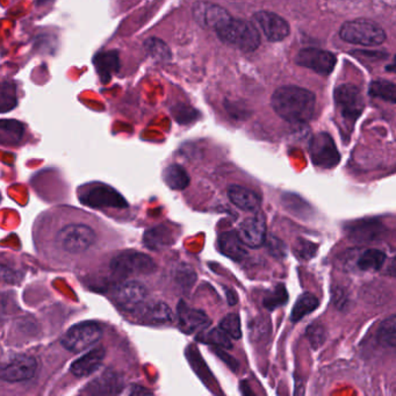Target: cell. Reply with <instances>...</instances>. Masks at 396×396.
Returning a JSON list of instances; mask_svg holds the SVG:
<instances>
[{"label": "cell", "mask_w": 396, "mask_h": 396, "mask_svg": "<svg viewBox=\"0 0 396 396\" xmlns=\"http://www.w3.org/2000/svg\"><path fill=\"white\" fill-rule=\"evenodd\" d=\"M271 105L288 122H307L315 112L316 98L307 88L284 86L274 91Z\"/></svg>", "instance_id": "cell-1"}, {"label": "cell", "mask_w": 396, "mask_h": 396, "mask_svg": "<svg viewBox=\"0 0 396 396\" xmlns=\"http://www.w3.org/2000/svg\"><path fill=\"white\" fill-rule=\"evenodd\" d=\"M222 42L234 46L244 53H253L260 46V34L253 22L229 19L225 25L215 31Z\"/></svg>", "instance_id": "cell-2"}, {"label": "cell", "mask_w": 396, "mask_h": 396, "mask_svg": "<svg viewBox=\"0 0 396 396\" xmlns=\"http://www.w3.org/2000/svg\"><path fill=\"white\" fill-rule=\"evenodd\" d=\"M340 39L345 42L359 46H380L386 41V33L383 29L366 19H356L343 24L340 29Z\"/></svg>", "instance_id": "cell-3"}, {"label": "cell", "mask_w": 396, "mask_h": 396, "mask_svg": "<svg viewBox=\"0 0 396 396\" xmlns=\"http://www.w3.org/2000/svg\"><path fill=\"white\" fill-rule=\"evenodd\" d=\"M111 270L120 277L150 274L156 270V263L151 257L138 251H125L113 258Z\"/></svg>", "instance_id": "cell-4"}, {"label": "cell", "mask_w": 396, "mask_h": 396, "mask_svg": "<svg viewBox=\"0 0 396 396\" xmlns=\"http://www.w3.org/2000/svg\"><path fill=\"white\" fill-rule=\"evenodd\" d=\"M335 104L344 122L354 126L364 109V99L356 85L344 84L335 91Z\"/></svg>", "instance_id": "cell-5"}, {"label": "cell", "mask_w": 396, "mask_h": 396, "mask_svg": "<svg viewBox=\"0 0 396 396\" xmlns=\"http://www.w3.org/2000/svg\"><path fill=\"white\" fill-rule=\"evenodd\" d=\"M102 336V328L95 322H81L69 329L63 338L62 344L67 350L79 354L97 343Z\"/></svg>", "instance_id": "cell-6"}, {"label": "cell", "mask_w": 396, "mask_h": 396, "mask_svg": "<svg viewBox=\"0 0 396 396\" xmlns=\"http://www.w3.org/2000/svg\"><path fill=\"white\" fill-rule=\"evenodd\" d=\"M36 361L27 354H12L0 361V379L8 382L27 381L36 372Z\"/></svg>", "instance_id": "cell-7"}, {"label": "cell", "mask_w": 396, "mask_h": 396, "mask_svg": "<svg viewBox=\"0 0 396 396\" xmlns=\"http://www.w3.org/2000/svg\"><path fill=\"white\" fill-rule=\"evenodd\" d=\"M95 241L93 229L85 225H67L57 235V242L61 248L70 253H84Z\"/></svg>", "instance_id": "cell-8"}, {"label": "cell", "mask_w": 396, "mask_h": 396, "mask_svg": "<svg viewBox=\"0 0 396 396\" xmlns=\"http://www.w3.org/2000/svg\"><path fill=\"white\" fill-rule=\"evenodd\" d=\"M309 155L312 164L319 168H333L340 161V151L328 133H319L312 136L309 144Z\"/></svg>", "instance_id": "cell-9"}, {"label": "cell", "mask_w": 396, "mask_h": 396, "mask_svg": "<svg viewBox=\"0 0 396 396\" xmlns=\"http://www.w3.org/2000/svg\"><path fill=\"white\" fill-rule=\"evenodd\" d=\"M81 204L92 208H126V199L106 185H95L81 196Z\"/></svg>", "instance_id": "cell-10"}, {"label": "cell", "mask_w": 396, "mask_h": 396, "mask_svg": "<svg viewBox=\"0 0 396 396\" xmlns=\"http://www.w3.org/2000/svg\"><path fill=\"white\" fill-rule=\"evenodd\" d=\"M147 288L138 281L130 280L119 285L113 292V300L120 308L135 312L147 299Z\"/></svg>", "instance_id": "cell-11"}, {"label": "cell", "mask_w": 396, "mask_h": 396, "mask_svg": "<svg viewBox=\"0 0 396 396\" xmlns=\"http://www.w3.org/2000/svg\"><path fill=\"white\" fill-rule=\"evenodd\" d=\"M300 67L307 68L316 74H331L335 65H336V56L333 54L326 50L317 49V48H306L302 49L295 60Z\"/></svg>", "instance_id": "cell-12"}, {"label": "cell", "mask_w": 396, "mask_h": 396, "mask_svg": "<svg viewBox=\"0 0 396 396\" xmlns=\"http://www.w3.org/2000/svg\"><path fill=\"white\" fill-rule=\"evenodd\" d=\"M253 20L271 42L283 41L291 33L290 24L284 18H281L280 15H276L274 12H257L256 15H253Z\"/></svg>", "instance_id": "cell-13"}, {"label": "cell", "mask_w": 396, "mask_h": 396, "mask_svg": "<svg viewBox=\"0 0 396 396\" xmlns=\"http://www.w3.org/2000/svg\"><path fill=\"white\" fill-rule=\"evenodd\" d=\"M193 17L199 25L214 31L225 25L232 18V15L225 8L206 1H199L193 6Z\"/></svg>", "instance_id": "cell-14"}, {"label": "cell", "mask_w": 396, "mask_h": 396, "mask_svg": "<svg viewBox=\"0 0 396 396\" xmlns=\"http://www.w3.org/2000/svg\"><path fill=\"white\" fill-rule=\"evenodd\" d=\"M237 235L243 244L251 249H258L263 246L267 239V223L263 215L256 214L255 216L246 219L239 225Z\"/></svg>", "instance_id": "cell-15"}, {"label": "cell", "mask_w": 396, "mask_h": 396, "mask_svg": "<svg viewBox=\"0 0 396 396\" xmlns=\"http://www.w3.org/2000/svg\"><path fill=\"white\" fill-rule=\"evenodd\" d=\"M345 230L354 242L372 243L383 237L386 227L378 220H361L349 223Z\"/></svg>", "instance_id": "cell-16"}, {"label": "cell", "mask_w": 396, "mask_h": 396, "mask_svg": "<svg viewBox=\"0 0 396 396\" xmlns=\"http://www.w3.org/2000/svg\"><path fill=\"white\" fill-rule=\"evenodd\" d=\"M179 328L185 333H192L196 330L204 329L209 326V317L200 309L191 308L185 302H179L178 308Z\"/></svg>", "instance_id": "cell-17"}, {"label": "cell", "mask_w": 396, "mask_h": 396, "mask_svg": "<svg viewBox=\"0 0 396 396\" xmlns=\"http://www.w3.org/2000/svg\"><path fill=\"white\" fill-rule=\"evenodd\" d=\"M137 317L141 322L161 326L172 321V310L165 302H154L142 305L137 309Z\"/></svg>", "instance_id": "cell-18"}, {"label": "cell", "mask_w": 396, "mask_h": 396, "mask_svg": "<svg viewBox=\"0 0 396 396\" xmlns=\"http://www.w3.org/2000/svg\"><path fill=\"white\" fill-rule=\"evenodd\" d=\"M105 354L106 351L104 347H95L93 350L88 351V354H85L83 357L71 365V373L78 378L91 375L102 366Z\"/></svg>", "instance_id": "cell-19"}, {"label": "cell", "mask_w": 396, "mask_h": 396, "mask_svg": "<svg viewBox=\"0 0 396 396\" xmlns=\"http://www.w3.org/2000/svg\"><path fill=\"white\" fill-rule=\"evenodd\" d=\"M123 388V381L116 372L107 371L88 385V392L95 395L119 394Z\"/></svg>", "instance_id": "cell-20"}, {"label": "cell", "mask_w": 396, "mask_h": 396, "mask_svg": "<svg viewBox=\"0 0 396 396\" xmlns=\"http://www.w3.org/2000/svg\"><path fill=\"white\" fill-rule=\"evenodd\" d=\"M228 196L232 204L242 211L258 212L262 204L260 196L256 192L243 186H230L228 189Z\"/></svg>", "instance_id": "cell-21"}, {"label": "cell", "mask_w": 396, "mask_h": 396, "mask_svg": "<svg viewBox=\"0 0 396 396\" xmlns=\"http://www.w3.org/2000/svg\"><path fill=\"white\" fill-rule=\"evenodd\" d=\"M93 64L100 77V81L104 84H107L112 79L113 74L119 71V53L116 50H109V52L97 54L93 58Z\"/></svg>", "instance_id": "cell-22"}, {"label": "cell", "mask_w": 396, "mask_h": 396, "mask_svg": "<svg viewBox=\"0 0 396 396\" xmlns=\"http://www.w3.org/2000/svg\"><path fill=\"white\" fill-rule=\"evenodd\" d=\"M219 250L222 255L235 262H241L248 256V251L244 248L242 241L236 232H222L218 239Z\"/></svg>", "instance_id": "cell-23"}, {"label": "cell", "mask_w": 396, "mask_h": 396, "mask_svg": "<svg viewBox=\"0 0 396 396\" xmlns=\"http://www.w3.org/2000/svg\"><path fill=\"white\" fill-rule=\"evenodd\" d=\"M173 234L171 229L165 225H156L154 228L148 229L144 232L143 243L148 249L152 251H161L173 244Z\"/></svg>", "instance_id": "cell-24"}, {"label": "cell", "mask_w": 396, "mask_h": 396, "mask_svg": "<svg viewBox=\"0 0 396 396\" xmlns=\"http://www.w3.org/2000/svg\"><path fill=\"white\" fill-rule=\"evenodd\" d=\"M186 357H187V361H189L194 372L199 375L200 380H203L205 385L207 386L209 390L216 394L215 388H219L218 382L215 380L214 375L212 374V372L208 370L207 365L198 352V349L196 347H187Z\"/></svg>", "instance_id": "cell-25"}, {"label": "cell", "mask_w": 396, "mask_h": 396, "mask_svg": "<svg viewBox=\"0 0 396 396\" xmlns=\"http://www.w3.org/2000/svg\"><path fill=\"white\" fill-rule=\"evenodd\" d=\"M25 133V126L17 120H0V144L17 145Z\"/></svg>", "instance_id": "cell-26"}, {"label": "cell", "mask_w": 396, "mask_h": 396, "mask_svg": "<svg viewBox=\"0 0 396 396\" xmlns=\"http://www.w3.org/2000/svg\"><path fill=\"white\" fill-rule=\"evenodd\" d=\"M163 177H164L166 185L175 191H182V189H187L191 182L187 171L178 164L168 165V168L164 170Z\"/></svg>", "instance_id": "cell-27"}, {"label": "cell", "mask_w": 396, "mask_h": 396, "mask_svg": "<svg viewBox=\"0 0 396 396\" xmlns=\"http://www.w3.org/2000/svg\"><path fill=\"white\" fill-rule=\"evenodd\" d=\"M319 299L312 293H305L295 302L294 307L292 309L291 321L292 322H299L303 317L309 315L310 312H314L319 308Z\"/></svg>", "instance_id": "cell-28"}, {"label": "cell", "mask_w": 396, "mask_h": 396, "mask_svg": "<svg viewBox=\"0 0 396 396\" xmlns=\"http://www.w3.org/2000/svg\"><path fill=\"white\" fill-rule=\"evenodd\" d=\"M386 253L381 250L367 249L361 253L357 262L358 269L361 271H378L385 264Z\"/></svg>", "instance_id": "cell-29"}, {"label": "cell", "mask_w": 396, "mask_h": 396, "mask_svg": "<svg viewBox=\"0 0 396 396\" xmlns=\"http://www.w3.org/2000/svg\"><path fill=\"white\" fill-rule=\"evenodd\" d=\"M288 302V293L284 284H278L271 291L267 292L263 299L264 308L267 310H276L286 305Z\"/></svg>", "instance_id": "cell-30"}, {"label": "cell", "mask_w": 396, "mask_h": 396, "mask_svg": "<svg viewBox=\"0 0 396 396\" xmlns=\"http://www.w3.org/2000/svg\"><path fill=\"white\" fill-rule=\"evenodd\" d=\"M18 105L17 88L11 81H0V113H8Z\"/></svg>", "instance_id": "cell-31"}, {"label": "cell", "mask_w": 396, "mask_h": 396, "mask_svg": "<svg viewBox=\"0 0 396 396\" xmlns=\"http://www.w3.org/2000/svg\"><path fill=\"white\" fill-rule=\"evenodd\" d=\"M198 340L206 344H211L213 347H222L225 350H232V343L230 337L219 326L214 329L208 330L201 333Z\"/></svg>", "instance_id": "cell-32"}, {"label": "cell", "mask_w": 396, "mask_h": 396, "mask_svg": "<svg viewBox=\"0 0 396 396\" xmlns=\"http://www.w3.org/2000/svg\"><path fill=\"white\" fill-rule=\"evenodd\" d=\"M379 342L383 347H392L394 349L396 345V317L395 315H390L383 321L379 326L378 331Z\"/></svg>", "instance_id": "cell-33"}, {"label": "cell", "mask_w": 396, "mask_h": 396, "mask_svg": "<svg viewBox=\"0 0 396 396\" xmlns=\"http://www.w3.org/2000/svg\"><path fill=\"white\" fill-rule=\"evenodd\" d=\"M370 95L374 98H380L386 102H396L395 85L392 81H375L370 86Z\"/></svg>", "instance_id": "cell-34"}, {"label": "cell", "mask_w": 396, "mask_h": 396, "mask_svg": "<svg viewBox=\"0 0 396 396\" xmlns=\"http://www.w3.org/2000/svg\"><path fill=\"white\" fill-rule=\"evenodd\" d=\"M306 337H307L310 347H312L314 350H317V349L322 347L323 344L326 343V337H328L326 328L323 323H312V324L308 326V328L306 329Z\"/></svg>", "instance_id": "cell-35"}, {"label": "cell", "mask_w": 396, "mask_h": 396, "mask_svg": "<svg viewBox=\"0 0 396 396\" xmlns=\"http://www.w3.org/2000/svg\"><path fill=\"white\" fill-rule=\"evenodd\" d=\"M144 49L151 57L158 61H168L171 58V52L166 46V43L157 38H151L144 43Z\"/></svg>", "instance_id": "cell-36"}, {"label": "cell", "mask_w": 396, "mask_h": 396, "mask_svg": "<svg viewBox=\"0 0 396 396\" xmlns=\"http://www.w3.org/2000/svg\"><path fill=\"white\" fill-rule=\"evenodd\" d=\"M220 328L225 331L232 340H239L242 338V329H241V319L235 312L228 314L220 322Z\"/></svg>", "instance_id": "cell-37"}, {"label": "cell", "mask_w": 396, "mask_h": 396, "mask_svg": "<svg viewBox=\"0 0 396 396\" xmlns=\"http://www.w3.org/2000/svg\"><path fill=\"white\" fill-rule=\"evenodd\" d=\"M175 281L184 290H189L196 281V271L187 264L179 265L175 271Z\"/></svg>", "instance_id": "cell-38"}, {"label": "cell", "mask_w": 396, "mask_h": 396, "mask_svg": "<svg viewBox=\"0 0 396 396\" xmlns=\"http://www.w3.org/2000/svg\"><path fill=\"white\" fill-rule=\"evenodd\" d=\"M267 253L274 257V260H284L288 255L287 246L277 236L270 235L265 239Z\"/></svg>", "instance_id": "cell-39"}, {"label": "cell", "mask_w": 396, "mask_h": 396, "mask_svg": "<svg viewBox=\"0 0 396 396\" xmlns=\"http://www.w3.org/2000/svg\"><path fill=\"white\" fill-rule=\"evenodd\" d=\"M319 250V246L308 239H298L294 246V253L299 260H309L314 258Z\"/></svg>", "instance_id": "cell-40"}, {"label": "cell", "mask_w": 396, "mask_h": 396, "mask_svg": "<svg viewBox=\"0 0 396 396\" xmlns=\"http://www.w3.org/2000/svg\"><path fill=\"white\" fill-rule=\"evenodd\" d=\"M271 333L270 322L265 319H257L251 323V337L253 340L260 342Z\"/></svg>", "instance_id": "cell-41"}, {"label": "cell", "mask_w": 396, "mask_h": 396, "mask_svg": "<svg viewBox=\"0 0 396 396\" xmlns=\"http://www.w3.org/2000/svg\"><path fill=\"white\" fill-rule=\"evenodd\" d=\"M213 352H214L216 356H218L220 359H221L223 363H225L227 366H228L232 372H237L239 370V361H236L235 358L232 357L230 354L225 350V349H222V347H213Z\"/></svg>", "instance_id": "cell-42"}, {"label": "cell", "mask_w": 396, "mask_h": 396, "mask_svg": "<svg viewBox=\"0 0 396 396\" xmlns=\"http://www.w3.org/2000/svg\"><path fill=\"white\" fill-rule=\"evenodd\" d=\"M225 295H227V300H228L229 305L235 306L239 301V296L236 294V292L232 288L225 287Z\"/></svg>", "instance_id": "cell-43"}, {"label": "cell", "mask_w": 396, "mask_h": 396, "mask_svg": "<svg viewBox=\"0 0 396 396\" xmlns=\"http://www.w3.org/2000/svg\"><path fill=\"white\" fill-rule=\"evenodd\" d=\"M239 388H241V392H242V394H244V395H253V390L250 389L249 385H248L246 381L241 382V387H239Z\"/></svg>", "instance_id": "cell-44"}, {"label": "cell", "mask_w": 396, "mask_h": 396, "mask_svg": "<svg viewBox=\"0 0 396 396\" xmlns=\"http://www.w3.org/2000/svg\"><path fill=\"white\" fill-rule=\"evenodd\" d=\"M130 394H151V392H149L147 389H144L143 387L137 386V387H134V389L130 392Z\"/></svg>", "instance_id": "cell-45"}]
</instances>
